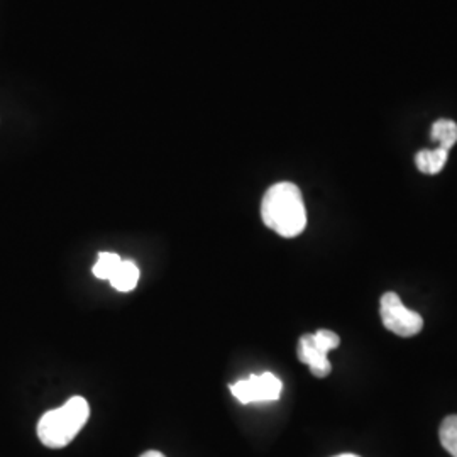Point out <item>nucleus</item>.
Listing matches in <instances>:
<instances>
[{
	"instance_id": "nucleus-11",
	"label": "nucleus",
	"mask_w": 457,
	"mask_h": 457,
	"mask_svg": "<svg viewBox=\"0 0 457 457\" xmlns=\"http://www.w3.org/2000/svg\"><path fill=\"white\" fill-rule=\"evenodd\" d=\"M141 457H164L160 451H147Z\"/></svg>"
},
{
	"instance_id": "nucleus-4",
	"label": "nucleus",
	"mask_w": 457,
	"mask_h": 457,
	"mask_svg": "<svg viewBox=\"0 0 457 457\" xmlns=\"http://www.w3.org/2000/svg\"><path fill=\"white\" fill-rule=\"evenodd\" d=\"M379 312H381V320L385 328L400 337H413L420 334L424 328L422 315L417 312L409 311L403 305L402 298L395 292H388L381 296Z\"/></svg>"
},
{
	"instance_id": "nucleus-7",
	"label": "nucleus",
	"mask_w": 457,
	"mask_h": 457,
	"mask_svg": "<svg viewBox=\"0 0 457 457\" xmlns=\"http://www.w3.org/2000/svg\"><path fill=\"white\" fill-rule=\"evenodd\" d=\"M111 285L114 287L117 292L128 294L132 292L137 287L139 281V268L134 262H124L119 264V268L115 270L114 275L109 279Z\"/></svg>"
},
{
	"instance_id": "nucleus-1",
	"label": "nucleus",
	"mask_w": 457,
	"mask_h": 457,
	"mask_svg": "<svg viewBox=\"0 0 457 457\" xmlns=\"http://www.w3.org/2000/svg\"><path fill=\"white\" fill-rule=\"evenodd\" d=\"M262 219L266 228L281 237L300 236L307 228V209L300 188L290 181L270 187L262 196Z\"/></svg>"
},
{
	"instance_id": "nucleus-12",
	"label": "nucleus",
	"mask_w": 457,
	"mask_h": 457,
	"mask_svg": "<svg viewBox=\"0 0 457 457\" xmlns=\"http://www.w3.org/2000/svg\"><path fill=\"white\" fill-rule=\"evenodd\" d=\"M336 457H360V456H356V454H341V456H336Z\"/></svg>"
},
{
	"instance_id": "nucleus-8",
	"label": "nucleus",
	"mask_w": 457,
	"mask_h": 457,
	"mask_svg": "<svg viewBox=\"0 0 457 457\" xmlns=\"http://www.w3.org/2000/svg\"><path fill=\"white\" fill-rule=\"evenodd\" d=\"M432 139L439 145L453 147L457 143V124L449 119H441L432 126Z\"/></svg>"
},
{
	"instance_id": "nucleus-2",
	"label": "nucleus",
	"mask_w": 457,
	"mask_h": 457,
	"mask_svg": "<svg viewBox=\"0 0 457 457\" xmlns=\"http://www.w3.org/2000/svg\"><path fill=\"white\" fill-rule=\"evenodd\" d=\"M90 417L88 402L73 396L60 409L49 410L37 422V437L49 449H63L82 430Z\"/></svg>"
},
{
	"instance_id": "nucleus-5",
	"label": "nucleus",
	"mask_w": 457,
	"mask_h": 457,
	"mask_svg": "<svg viewBox=\"0 0 457 457\" xmlns=\"http://www.w3.org/2000/svg\"><path fill=\"white\" fill-rule=\"evenodd\" d=\"M230 393L241 403H262V402H275L281 396L283 383L273 373L251 375L228 386Z\"/></svg>"
},
{
	"instance_id": "nucleus-3",
	"label": "nucleus",
	"mask_w": 457,
	"mask_h": 457,
	"mask_svg": "<svg viewBox=\"0 0 457 457\" xmlns=\"http://www.w3.org/2000/svg\"><path fill=\"white\" fill-rule=\"evenodd\" d=\"M339 344L341 337L328 328H320L315 334H305L298 343V360L311 368L312 375L326 378L332 371L327 354L330 349L339 347Z\"/></svg>"
},
{
	"instance_id": "nucleus-6",
	"label": "nucleus",
	"mask_w": 457,
	"mask_h": 457,
	"mask_svg": "<svg viewBox=\"0 0 457 457\" xmlns=\"http://www.w3.org/2000/svg\"><path fill=\"white\" fill-rule=\"evenodd\" d=\"M453 147L439 145L437 149H424L415 156L417 168L425 173V175H437L442 168L447 163L449 151Z\"/></svg>"
},
{
	"instance_id": "nucleus-9",
	"label": "nucleus",
	"mask_w": 457,
	"mask_h": 457,
	"mask_svg": "<svg viewBox=\"0 0 457 457\" xmlns=\"http://www.w3.org/2000/svg\"><path fill=\"white\" fill-rule=\"evenodd\" d=\"M120 262H122L120 256L115 253H100L97 262L94 264V270H92L94 277L98 279H111Z\"/></svg>"
},
{
	"instance_id": "nucleus-10",
	"label": "nucleus",
	"mask_w": 457,
	"mask_h": 457,
	"mask_svg": "<svg viewBox=\"0 0 457 457\" xmlns=\"http://www.w3.org/2000/svg\"><path fill=\"white\" fill-rule=\"evenodd\" d=\"M442 447L453 457H457V415L447 417L439 430Z\"/></svg>"
}]
</instances>
